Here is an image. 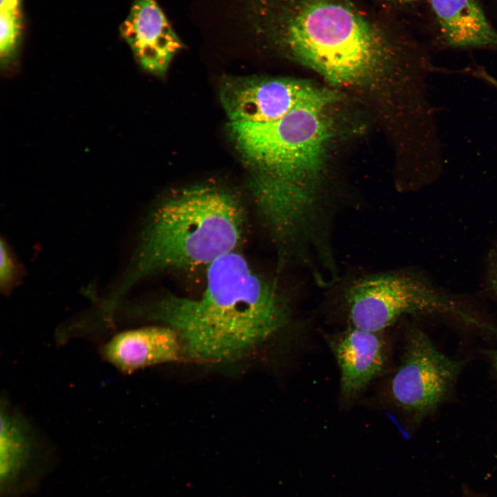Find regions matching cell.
<instances>
[{"label": "cell", "mask_w": 497, "mask_h": 497, "mask_svg": "<svg viewBox=\"0 0 497 497\" xmlns=\"http://www.w3.org/2000/svg\"><path fill=\"white\" fill-rule=\"evenodd\" d=\"M327 107H301L270 122H229L231 137L253 171L255 202L275 240L309 239L325 226Z\"/></svg>", "instance_id": "obj_1"}, {"label": "cell", "mask_w": 497, "mask_h": 497, "mask_svg": "<svg viewBox=\"0 0 497 497\" xmlns=\"http://www.w3.org/2000/svg\"><path fill=\"white\" fill-rule=\"evenodd\" d=\"M147 310V315L177 333L191 357L215 362L249 351L282 328L289 316L275 286L235 251L208 265L199 298L169 295Z\"/></svg>", "instance_id": "obj_2"}, {"label": "cell", "mask_w": 497, "mask_h": 497, "mask_svg": "<svg viewBox=\"0 0 497 497\" xmlns=\"http://www.w3.org/2000/svg\"><path fill=\"white\" fill-rule=\"evenodd\" d=\"M244 27L338 84L369 77L391 55L387 33L351 0H241Z\"/></svg>", "instance_id": "obj_3"}, {"label": "cell", "mask_w": 497, "mask_h": 497, "mask_svg": "<svg viewBox=\"0 0 497 497\" xmlns=\"http://www.w3.org/2000/svg\"><path fill=\"white\" fill-rule=\"evenodd\" d=\"M244 222L238 199L220 187L193 186L168 196L148 217L131 262L107 303L116 306L125 292L146 277L208 265L234 251Z\"/></svg>", "instance_id": "obj_4"}, {"label": "cell", "mask_w": 497, "mask_h": 497, "mask_svg": "<svg viewBox=\"0 0 497 497\" xmlns=\"http://www.w3.org/2000/svg\"><path fill=\"white\" fill-rule=\"evenodd\" d=\"M345 301L351 327L380 333L405 315L452 309L425 281L402 272L355 280L345 291Z\"/></svg>", "instance_id": "obj_5"}, {"label": "cell", "mask_w": 497, "mask_h": 497, "mask_svg": "<svg viewBox=\"0 0 497 497\" xmlns=\"http://www.w3.org/2000/svg\"><path fill=\"white\" fill-rule=\"evenodd\" d=\"M459 369L458 362L438 350L424 333L414 330L391 380L390 396L402 410L425 414L445 398Z\"/></svg>", "instance_id": "obj_6"}, {"label": "cell", "mask_w": 497, "mask_h": 497, "mask_svg": "<svg viewBox=\"0 0 497 497\" xmlns=\"http://www.w3.org/2000/svg\"><path fill=\"white\" fill-rule=\"evenodd\" d=\"M221 99L230 122L264 123L280 119L301 107L328 106L333 97L300 80L246 78L226 82Z\"/></svg>", "instance_id": "obj_7"}, {"label": "cell", "mask_w": 497, "mask_h": 497, "mask_svg": "<svg viewBox=\"0 0 497 497\" xmlns=\"http://www.w3.org/2000/svg\"><path fill=\"white\" fill-rule=\"evenodd\" d=\"M50 471L38 457L26 420L3 402L1 409V497H23L33 491Z\"/></svg>", "instance_id": "obj_8"}, {"label": "cell", "mask_w": 497, "mask_h": 497, "mask_svg": "<svg viewBox=\"0 0 497 497\" xmlns=\"http://www.w3.org/2000/svg\"><path fill=\"white\" fill-rule=\"evenodd\" d=\"M121 35L139 65L161 75L183 44L156 0H134Z\"/></svg>", "instance_id": "obj_9"}, {"label": "cell", "mask_w": 497, "mask_h": 497, "mask_svg": "<svg viewBox=\"0 0 497 497\" xmlns=\"http://www.w3.org/2000/svg\"><path fill=\"white\" fill-rule=\"evenodd\" d=\"M331 344L340 372L341 393L347 399L353 398L382 371L387 355L384 339L380 332L351 326Z\"/></svg>", "instance_id": "obj_10"}, {"label": "cell", "mask_w": 497, "mask_h": 497, "mask_svg": "<svg viewBox=\"0 0 497 497\" xmlns=\"http://www.w3.org/2000/svg\"><path fill=\"white\" fill-rule=\"evenodd\" d=\"M179 337L171 328L146 327L121 331L101 348L104 359L124 373L177 360Z\"/></svg>", "instance_id": "obj_11"}, {"label": "cell", "mask_w": 497, "mask_h": 497, "mask_svg": "<svg viewBox=\"0 0 497 497\" xmlns=\"http://www.w3.org/2000/svg\"><path fill=\"white\" fill-rule=\"evenodd\" d=\"M445 44L497 50V30L476 0H431Z\"/></svg>", "instance_id": "obj_12"}, {"label": "cell", "mask_w": 497, "mask_h": 497, "mask_svg": "<svg viewBox=\"0 0 497 497\" xmlns=\"http://www.w3.org/2000/svg\"><path fill=\"white\" fill-rule=\"evenodd\" d=\"M22 0H1L0 57L6 66L14 57L22 33Z\"/></svg>", "instance_id": "obj_13"}, {"label": "cell", "mask_w": 497, "mask_h": 497, "mask_svg": "<svg viewBox=\"0 0 497 497\" xmlns=\"http://www.w3.org/2000/svg\"><path fill=\"white\" fill-rule=\"evenodd\" d=\"M19 275L17 261L6 241H1L0 286L7 293L16 283Z\"/></svg>", "instance_id": "obj_14"}, {"label": "cell", "mask_w": 497, "mask_h": 497, "mask_svg": "<svg viewBox=\"0 0 497 497\" xmlns=\"http://www.w3.org/2000/svg\"><path fill=\"white\" fill-rule=\"evenodd\" d=\"M473 77L478 78L482 81L487 82L488 84L492 86L494 88L497 89V79L489 74L485 69L482 68H477L476 69H471L468 71Z\"/></svg>", "instance_id": "obj_15"}, {"label": "cell", "mask_w": 497, "mask_h": 497, "mask_svg": "<svg viewBox=\"0 0 497 497\" xmlns=\"http://www.w3.org/2000/svg\"><path fill=\"white\" fill-rule=\"evenodd\" d=\"M491 282H492V286L494 289V291L497 295V260L494 263V265L492 267Z\"/></svg>", "instance_id": "obj_16"}, {"label": "cell", "mask_w": 497, "mask_h": 497, "mask_svg": "<svg viewBox=\"0 0 497 497\" xmlns=\"http://www.w3.org/2000/svg\"><path fill=\"white\" fill-rule=\"evenodd\" d=\"M391 1H394V2H399V3H408V2L416 1L418 0H391Z\"/></svg>", "instance_id": "obj_17"}, {"label": "cell", "mask_w": 497, "mask_h": 497, "mask_svg": "<svg viewBox=\"0 0 497 497\" xmlns=\"http://www.w3.org/2000/svg\"><path fill=\"white\" fill-rule=\"evenodd\" d=\"M464 497H486L480 494H469L468 495L464 496Z\"/></svg>", "instance_id": "obj_18"}, {"label": "cell", "mask_w": 497, "mask_h": 497, "mask_svg": "<svg viewBox=\"0 0 497 497\" xmlns=\"http://www.w3.org/2000/svg\"><path fill=\"white\" fill-rule=\"evenodd\" d=\"M494 366L496 367V368L497 369V353H495V355L494 356Z\"/></svg>", "instance_id": "obj_19"}]
</instances>
